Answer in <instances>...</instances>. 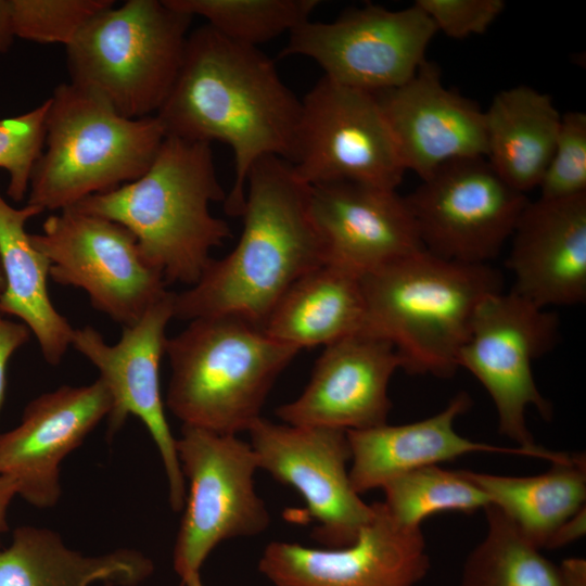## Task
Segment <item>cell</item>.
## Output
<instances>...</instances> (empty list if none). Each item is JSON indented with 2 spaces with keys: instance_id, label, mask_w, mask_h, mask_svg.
<instances>
[{
  "instance_id": "33",
  "label": "cell",
  "mask_w": 586,
  "mask_h": 586,
  "mask_svg": "<svg viewBox=\"0 0 586 586\" xmlns=\"http://www.w3.org/2000/svg\"><path fill=\"white\" fill-rule=\"evenodd\" d=\"M539 199L563 200L586 194V114L561 115L551 158L538 184Z\"/></svg>"
},
{
  "instance_id": "29",
  "label": "cell",
  "mask_w": 586,
  "mask_h": 586,
  "mask_svg": "<svg viewBox=\"0 0 586 586\" xmlns=\"http://www.w3.org/2000/svg\"><path fill=\"white\" fill-rule=\"evenodd\" d=\"M383 505L402 526L416 528L428 517L445 511L471 513L488 506L486 494L460 470L437 464L402 473L382 487Z\"/></svg>"
},
{
  "instance_id": "4",
  "label": "cell",
  "mask_w": 586,
  "mask_h": 586,
  "mask_svg": "<svg viewBox=\"0 0 586 586\" xmlns=\"http://www.w3.org/2000/svg\"><path fill=\"white\" fill-rule=\"evenodd\" d=\"M361 331L390 342L412 374L450 378L480 304L502 291L489 264L444 259L424 249L360 277Z\"/></svg>"
},
{
  "instance_id": "39",
  "label": "cell",
  "mask_w": 586,
  "mask_h": 586,
  "mask_svg": "<svg viewBox=\"0 0 586 586\" xmlns=\"http://www.w3.org/2000/svg\"><path fill=\"white\" fill-rule=\"evenodd\" d=\"M15 496L13 482L0 475V537L8 530V510Z\"/></svg>"
},
{
  "instance_id": "17",
  "label": "cell",
  "mask_w": 586,
  "mask_h": 586,
  "mask_svg": "<svg viewBox=\"0 0 586 586\" xmlns=\"http://www.w3.org/2000/svg\"><path fill=\"white\" fill-rule=\"evenodd\" d=\"M112 397L98 378L88 385H63L30 400L14 429L0 433V475L16 495L37 508L61 497L62 461L107 418Z\"/></svg>"
},
{
  "instance_id": "7",
  "label": "cell",
  "mask_w": 586,
  "mask_h": 586,
  "mask_svg": "<svg viewBox=\"0 0 586 586\" xmlns=\"http://www.w3.org/2000/svg\"><path fill=\"white\" fill-rule=\"evenodd\" d=\"M191 21L166 0L101 11L65 48L69 82L127 118L156 115L179 73Z\"/></svg>"
},
{
  "instance_id": "15",
  "label": "cell",
  "mask_w": 586,
  "mask_h": 586,
  "mask_svg": "<svg viewBox=\"0 0 586 586\" xmlns=\"http://www.w3.org/2000/svg\"><path fill=\"white\" fill-rule=\"evenodd\" d=\"M258 469L293 487L317 522L315 539L327 548L353 544L373 515L352 486L346 431L276 423L263 417L249 431Z\"/></svg>"
},
{
  "instance_id": "16",
  "label": "cell",
  "mask_w": 586,
  "mask_h": 586,
  "mask_svg": "<svg viewBox=\"0 0 586 586\" xmlns=\"http://www.w3.org/2000/svg\"><path fill=\"white\" fill-rule=\"evenodd\" d=\"M356 540L340 548H311L271 542L258 561L273 586H416L428 574L430 558L420 527L398 524L383 502Z\"/></svg>"
},
{
  "instance_id": "37",
  "label": "cell",
  "mask_w": 586,
  "mask_h": 586,
  "mask_svg": "<svg viewBox=\"0 0 586 586\" xmlns=\"http://www.w3.org/2000/svg\"><path fill=\"white\" fill-rule=\"evenodd\" d=\"M564 586H586V560L568 558L559 565Z\"/></svg>"
},
{
  "instance_id": "32",
  "label": "cell",
  "mask_w": 586,
  "mask_h": 586,
  "mask_svg": "<svg viewBox=\"0 0 586 586\" xmlns=\"http://www.w3.org/2000/svg\"><path fill=\"white\" fill-rule=\"evenodd\" d=\"M49 99L24 114L0 118V168L9 174L7 193L21 202L46 139Z\"/></svg>"
},
{
  "instance_id": "5",
  "label": "cell",
  "mask_w": 586,
  "mask_h": 586,
  "mask_svg": "<svg viewBox=\"0 0 586 586\" xmlns=\"http://www.w3.org/2000/svg\"><path fill=\"white\" fill-rule=\"evenodd\" d=\"M298 352L238 317L193 319L167 337L166 407L182 425L219 434L249 432Z\"/></svg>"
},
{
  "instance_id": "2",
  "label": "cell",
  "mask_w": 586,
  "mask_h": 586,
  "mask_svg": "<svg viewBox=\"0 0 586 586\" xmlns=\"http://www.w3.org/2000/svg\"><path fill=\"white\" fill-rule=\"evenodd\" d=\"M234 249L212 258L199 281L175 293V318L233 316L263 328L284 293L326 263L310 211V187L278 156L250 169Z\"/></svg>"
},
{
  "instance_id": "14",
  "label": "cell",
  "mask_w": 586,
  "mask_h": 586,
  "mask_svg": "<svg viewBox=\"0 0 586 586\" xmlns=\"http://www.w3.org/2000/svg\"><path fill=\"white\" fill-rule=\"evenodd\" d=\"M175 293L168 291L131 326L123 327L119 341L105 342L93 327L74 329L71 346L99 371L112 397L106 418L113 436L129 416L140 419L156 445L168 484L169 505L183 509L187 487L179 463L176 437L165 416L160 386V366L166 351V328L175 318Z\"/></svg>"
},
{
  "instance_id": "40",
  "label": "cell",
  "mask_w": 586,
  "mask_h": 586,
  "mask_svg": "<svg viewBox=\"0 0 586 586\" xmlns=\"http://www.w3.org/2000/svg\"><path fill=\"white\" fill-rule=\"evenodd\" d=\"M180 586H204L200 573L190 575L180 582Z\"/></svg>"
},
{
  "instance_id": "25",
  "label": "cell",
  "mask_w": 586,
  "mask_h": 586,
  "mask_svg": "<svg viewBox=\"0 0 586 586\" xmlns=\"http://www.w3.org/2000/svg\"><path fill=\"white\" fill-rule=\"evenodd\" d=\"M485 119V158L509 186L538 188L551 158L561 114L551 97L520 85L498 92Z\"/></svg>"
},
{
  "instance_id": "19",
  "label": "cell",
  "mask_w": 586,
  "mask_h": 586,
  "mask_svg": "<svg viewBox=\"0 0 586 586\" xmlns=\"http://www.w3.org/2000/svg\"><path fill=\"white\" fill-rule=\"evenodd\" d=\"M378 98L405 170L425 179L442 165L485 157L484 111L447 88L428 60L405 84Z\"/></svg>"
},
{
  "instance_id": "35",
  "label": "cell",
  "mask_w": 586,
  "mask_h": 586,
  "mask_svg": "<svg viewBox=\"0 0 586 586\" xmlns=\"http://www.w3.org/2000/svg\"><path fill=\"white\" fill-rule=\"evenodd\" d=\"M30 330L23 322H15L0 311V409L7 391L8 364L13 354L30 337Z\"/></svg>"
},
{
  "instance_id": "31",
  "label": "cell",
  "mask_w": 586,
  "mask_h": 586,
  "mask_svg": "<svg viewBox=\"0 0 586 586\" xmlns=\"http://www.w3.org/2000/svg\"><path fill=\"white\" fill-rule=\"evenodd\" d=\"M114 4L113 0H12L14 35L66 48L93 16Z\"/></svg>"
},
{
  "instance_id": "38",
  "label": "cell",
  "mask_w": 586,
  "mask_h": 586,
  "mask_svg": "<svg viewBox=\"0 0 586 586\" xmlns=\"http://www.w3.org/2000/svg\"><path fill=\"white\" fill-rule=\"evenodd\" d=\"M15 38L12 22V0H0V54L10 49Z\"/></svg>"
},
{
  "instance_id": "9",
  "label": "cell",
  "mask_w": 586,
  "mask_h": 586,
  "mask_svg": "<svg viewBox=\"0 0 586 586\" xmlns=\"http://www.w3.org/2000/svg\"><path fill=\"white\" fill-rule=\"evenodd\" d=\"M558 335L553 311L512 290L500 291L480 304L458 356V368L471 372L489 394L499 433L528 450L543 447L526 426V407L533 406L545 420L553 413L535 383L532 365L555 347Z\"/></svg>"
},
{
  "instance_id": "41",
  "label": "cell",
  "mask_w": 586,
  "mask_h": 586,
  "mask_svg": "<svg viewBox=\"0 0 586 586\" xmlns=\"http://www.w3.org/2000/svg\"><path fill=\"white\" fill-rule=\"evenodd\" d=\"M5 290V277L3 273V268L0 259V297L2 296L3 292Z\"/></svg>"
},
{
  "instance_id": "27",
  "label": "cell",
  "mask_w": 586,
  "mask_h": 586,
  "mask_svg": "<svg viewBox=\"0 0 586 586\" xmlns=\"http://www.w3.org/2000/svg\"><path fill=\"white\" fill-rule=\"evenodd\" d=\"M533 476H507L460 470L537 548L548 545L559 527L585 507L586 458L571 454Z\"/></svg>"
},
{
  "instance_id": "26",
  "label": "cell",
  "mask_w": 586,
  "mask_h": 586,
  "mask_svg": "<svg viewBox=\"0 0 586 586\" xmlns=\"http://www.w3.org/2000/svg\"><path fill=\"white\" fill-rule=\"evenodd\" d=\"M364 321L360 277L324 263L284 293L263 329L272 339L301 351L327 346L359 332Z\"/></svg>"
},
{
  "instance_id": "21",
  "label": "cell",
  "mask_w": 586,
  "mask_h": 586,
  "mask_svg": "<svg viewBox=\"0 0 586 586\" xmlns=\"http://www.w3.org/2000/svg\"><path fill=\"white\" fill-rule=\"evenodd\" d=\"M510 239L513 292L542 308L585 301L586 194L528 202Z\"/></svg>"
},
{
  "instance_id": "24",
  "label": "cell",
  "mask_w": 586,
  "mask_h": 586,
  "mask_svg": "<svg viewBox=\"0 0 586 586\" xmlns=\"http://www.w3.org/2000/svg\"><path fill=\"white\" fill-rule=\"evenodd\" d=\"M43 212L28 203L15 208L0 194V259L5 277L0 311L21 319L44 360L56 366L71 346L74 328L51 302L50 260L33 245L25 228L28 219Z\"/></svg>"
},
{
  "instance_id": "23",
  "label": "cell",
  "mask_w": 586,
  "mask_h": 586,
  "mask_svg": "<svg viewBox=\"0 0 586 586\" xmlns=\"http://www.w3.org/2000/svg\"><path fill=\"white\" fill-rule=\"evenodd\" d=\"M153 573V561L139 550L85 555L46 527H16L0 550V586H139Z\"/></svg>"
},
{
  "instance_id": "6",
  "label": "cell",
  "mask_w": 586,
  "mask_h": 586,
  "mask_svg": "<svg viewBox=\"0 0 586 586\" xmlns=\"http://www.w3.org/2000/svg\"><path fill=\"white\" fill-rule=\"evenodd\" d=\"M165 137L155 115L127 118L94 93L60 84L49 98L27 203L60 212L131 182L151 166Z\"/></svg>"
},
{
  "instance_id": "13",
  "label": "cell",
  "mask_w": 586,
  "mask_h": 586,
  "mask_svg": "<svg viewBox=\"0 0 586 586\" xmlns=\"http://www.w3.org/2000/svg\"><path fill=\"white\" fill-rule=\"evenodd\" d=\"M405 198L423 249L466 264L496 258L530 202L485 157L448 162Z\"/></svg>"
},
{
  "instance_id": "8",
  "label": "cell",
  "mask_w": 586,
  "mask_h": 586,
  "mask_svg": "<svg viewBox=\"0 0 586 586\" xmlns=\"http://www.w3.org/2000/svg\"><path fill=\"white\" fill-rule=\"evenodd\" d=\"M177 455L189 488L173 566L180 582L198 574L222 542L265 532L270 515L257 495V459L250 443L232 434L182 425Z\"/></svg>"
},
{
  "instance_id": "36",
  "label": "cell",
  "mask_w": 586,
  "mask_h": 586,
  "mask_svg": "<svg viewBox=\"0 0 586 586\" xmlns=\"http://www.w3.org/2000/svg\"><path fill=\"white\" fill-rule=\"evenodd\" d=\"M586 532V508L583 507L566 520L552 536L548 549L564 547L584 536Z\"/></svg>"
},
{
  "instance_id": "12",
  "label": "cell",
  "mask_w": 586,
  "mask_h": 586,
  "mask_svg": "<svg viewBox=\"0 0 586 586\" xmlns=\"http://www.w3.org/2000/svg\"><path fill=\"white\" fill-rule=\"evenodd\" d=\"M30 241L50 260L55 283L82 289L94 309L123 327L168 292L163 275L144 262L137 239L118 222L71 207L50 215Z\"/></svg>"
},
{
  "instance_id": "3",
  "label": "cell",
  "mask_w": 586,
  "mask_h": 586,
  "mask_svg": "<svg viewBox=\"0 0 586 586\" xmlns=\"http://www.w3.org/2000/svg\"><path fill=\"white\" fill-rule=\"evenodd\" d=\"M226 195L211 144L166 136L141 177L73 208L124 226L166 283L192 286L212 260V250L231 238L228 224L209 209Z\"/></svg>"
},
{
  "instance_id": "28",
  "label": "cell",
  "mask_w": 586,
  "mask_h": 586,
  "mask_svg": "<svg viewBox=\"0 0 586 586\" xmlns=\"http://www.w3.org/2000/svg\"><path fill=\"white\" fill-rule=\"evenodd\" d=\"M484 511L487 530L467 557L459 586H564L560 566L500 509L488 505Z\"/></svg>"
},
{
  "instance_id": "20",
  "label": "cell",
  "mask_w": 586,
  "mask_h": 586,
  "mask_svg": "<svg viewBox=\"0 0 586 586\" xmlns=\"http://www.w3.org/2000/svg\"><path fill=\"white\" fill-rule=\"evenodd\" d=\"M326 264L359 277L423 249L406 198L355 182L310 187Z\"/></svg>"
},
{
  "instance_id": "30",
  "label": "cell",
  "mask_w": 586,
  "mask_h": 586,
  "mask_svg": "<svg viewBox=\"0 0 586 586\" xmlns=\"http://www.w3.org/2000/svg\"><path fill=\"white\" fill-rule=\"evenodd\" d=\"M191 17L206 20L225 38L258 48L310 20L318 0H166Z\"/></svg>"
},
{
  "instance_id": "34",
  "label": "cell",
  "mask_w": 586,
  "mask_h": 586,
  "mask_svg": "<svg viewBox=\"0 0 586 586\" xmlns=\"http://www.w3.org/2000/svg\"><path fill=\"white\" fill-rule=\"evenodd\" d=\"M436 31L463 39L487 31L505 10L504 0H417Z\"/></svg>"
},
{
  "instance_id": "10",
  "label": "cell",
  "mask_w": 586,
  "mask_h": 586,
  "mask_svg": "<svg viewBox=\"0 0 586 586\" xmlns=\"http://www.w3.org/2000/svg\"><path fill=\"white\" fill-rule=\"evenodd\" d=\"M289 163L309 187L355 182L396 190L406 171L377 95L324 76L301 100Z\"/></svg>"
},
{
  "instance_id": "1",
  "label": "cell",
  "mask_w": 586,
  "mask_h": 586,
  "mask_svg": "<svg viewBox=\"0 0 586 586\" xmlns=\"http://www.w3.org/2000/svg\"><path fill=\"white\" fill-rule=\"evenodd\" d=\"M300 113L301 100L268 55L205 24L189 34L177 78L155 116L166 136L230 146L234 179L224 207L240 216L252 166L266 156L290 162Z\"/></svg>"
},
{
  "instance_id": "42",
  "label": "cell",
  "mask_w": 586,
  "mask_h": 586,
  "mask_svg": "<svg viewBox=\"0 0 586 586\" xmlns=\"http://www.w3.org/2000/svg\"><path fill=\"white\" fill-rule=\"evenodd\" d=\"M102 586H116L114 584H103Z\"/></svg>"
},
{
  "instance_id": "18",
  "label": "cell",
  "mask_w": 586,
  "mask_h": 586,
  "mask_svg": "<svg viewBox=\"0 0 586 586\" xmlns=\"http://www.w3.org/2000/svg\"><path fill=\"white\" fill-rule=\"evenodd\" d=\"M402 366L390 342L356 332L324 346L304 391L276 415L291 425L346 432L385 424L388 383Z\"/></svg>"
},
{
  "instance_id": "22",
  "label": "cell",
  "mask_w": 586,
  "mask_h": 586,
  "mask_svg": "<svg viewBox=\"0 0 586 586\" xmlns=\"http://www.w3.org/2000/svg\"><path fill=\"white\" fill-rule=\"evenodd\" d=\"M471 405L470 396L460 392L442 411L426 419L347 431L352 451L348 474L355 492L361 495L370 489L381 488L387 481L407 471L450 461L471 453L526 456L551 463L569 458L570 454L564 451L502 447L461 436L454 424Z\"/></svg>"
},
{
  "instance_id": "11",
  "label": "cell",
  "mask_w": 586,
  "mask_h": 586,
  "mask_svg": "<svg viewBox=\"0 0 586 586\" xmlns=\"http://www.w3.org/2000/svg\"><path fill=\"white\" fill-rule=\"evenodd\" d=\"M436 33L416 3L402 10L367 3L333 21H305L289 33L279 55L311 59L324 77L378 93L413 77Z\"/></svg>"
}]
</instances>
